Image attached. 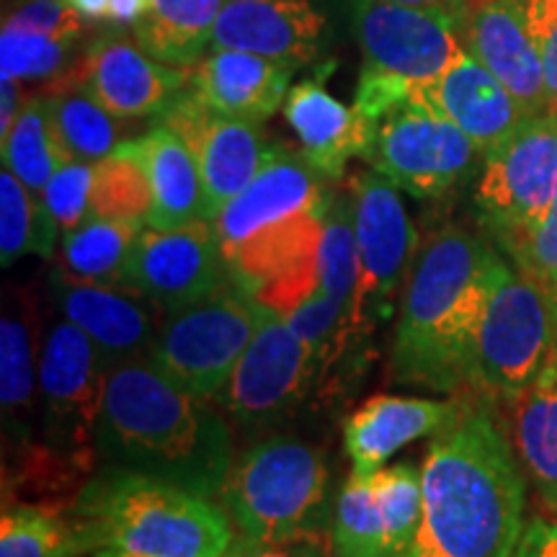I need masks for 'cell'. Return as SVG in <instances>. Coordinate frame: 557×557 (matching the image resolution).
<instances>
[{"mask_svg": "<svg viewBox=\"0 0 557 557\" xmlns=\"http://www.w3.org/2000/svg\"><path fill=\"white\" fill-rule=\"evenodd\" d=\"M487 400H462L455 421L434 434L421 470V524L406 557H511L517 549L524 475Z\"/></svg>", "mask_w": 557, "mask_h": 557, "instance_id": "cell-1", "label": "cell"}, {"mask_svg": "<svg viewBox=\"0 0 557 557\" xmlns=\"http://www.w3.org/2000/svg\"><path fill=\"white\" fill-rule=\"evenodd\" d=\"M111 468L214 498L233 468V434L209 398L178 387L145 357L111 367L96 429Z\"/></svg>", "mask_w": 557, "mask_h": 557, "instance_id": "cell-2", "label": "cell"}, {"mask_svg": "<svg viewBox=\"0 0 557 557\" xmlns=\"http://www.w3.org/2000/svg\"><path fill=\"white\" fill-rule=\"evenodd\" d=\"M498 261L485 238L451 225L418 246L393 338L395 380L442 393L470 385L472 346Z\"/></svg>", "mask_w": 557, "mask_h": 557, "instance_id": "cell-3", "label": "cell"}, {"mask_svg": "<svg viewBox=\"0 0 557 557\" xmlns=\"http://www.w3.org/2000/svg\"><path fill=\"white\" fill-rule=\"evenodd\" d=\"M73 517L88 529L96 549L143 557H225L235 545L233 521L212 498L111 465L83 487Z\"/></svg>", "mask_w": 557, "mask_h": 557, "instance_id": "cell-4", "label": "cell"}, {"mask_svg": "<svg viewBox=\"0 0 557 557\" xmlns=\"http://www.w3.org/2000/svg\"><path fill=\"white\" fill-rule=\"evenodd\" d=\"M220 506L240 537L259 542L331 537V472L325 455L299 438L276 436L233 459Z\"/></svg>", "mask_w": 557, "mask_h": 557, "instance_id": "cell-5", "label": "cell"}, {"mask_svg": "<svg viewBox=\"0 0 557 557\" xmlns=\"http://www.w3.org/2000/svg\"><path fill=\"white\" fill-rule=\"evenodd\" d=\"M555 361V292L508 267L500 256L472 346L470 385L483 398L508 400Z\"/></svg>", "mask_w": 557, "mask_h": 557, "instance_id": "cell-6", "label": "cell"}, {"mask_svg": "<svg viewBox=\"0 0 557 557\" xmlns=\"http://www.w3.org/2000/svg\"><path fill=\"white\" fill-rule=\"evenodd\" d=\"M269 312L230 278L212 295L169 312L145 359L199 398H220Z\"/></svg>", "mask_w": 557, "mask_h": 557, "instance_id": "cell-7", "label": "cell"}, {"mask_svg": "<svg viewBox=\"0 0 557 557\" xmlns=\"http://www.w3.org/2000/svg\"><path fill=\"white\" fill-rule=\"evenodd\" d=\"M359 248V289L354 329L361 338L393 315L395 299L413 269L418 233L398 197V186L377 171H357L348 178Z\"/></svg>", "mask_w": 557, "mask_h": 557, "instance_id": "cell-8", "label": "cell"}, {"mask_svg": "<svg viewBox=\"0 0 557 557\" xmlns=\"http://www.w3.org/2000/svg\"><path fill=\"white\" fill-rule=\"evenodd\" d=\"M557 201V109L527 116L485 152L475 205L493 238L537 225Z\"/></svg>", "mask_w": 557, "mask_h": 557, "instance_id": "cell-9", "label": "cell"}, {"mask_svg": "<svg viewBox=\"0 0 557 557\" xmlns=\"http://www.w3.org/2000/svg\"><path fill=\"white\" fill-rule=\"evenodd\" d=\"M111 364L70 320L50 325L41 341L39 400L47 444L65 451L96 449Z\"/></svg>", "mask_w": 557, "mask_h": 557, "instance_id": "cell-10", "label": "cell"}, {"mask_svg": "<svg viewBox=\"0 0 557 557\" xmlns=\"http://www.w3.org/2000/svg\"><path fill=\"white\" fill-rule=\"evenodd\" d=\"M318 380L320 369L308 341L287 318L269 312L218 400L238 426L263 431L295 413Z\"/></svg>", "mask_w": 557, "mask_h": 557, "instance_id": "cell-11", "label": "cell"}, {"mask_svg": "<svg viewBox=\"0 0 557 557\" xmlns=\"http://www.w3.org/2000/svg\"><path fill=\"white\" fill-rule=\"evenodd\" d=\"M478 152L462 129L408 101L377 124L367 160L410 197L436 199L465 178Z\"/></svg>", "mask_w": 557, "mask_h": 557, "instance_id": "cell-12", "label": "cell"}, {"mask_svg": "<svg viewBox=\"0 0 557 557\" xmlns=\"http://www.w3.org/2000/svg\"><path fill=\"white\" fill-rule=\"evenodd\" d=\"M421 524V472L413 465L346 480L333 504V557H406Z\"/></svg>", "mask_w": 557, "mask_h": 557, "instance_id": "cell-13", "label": "cell"}, {"mask_svg": "<svg viewBox=\"0 0 557 557\" xmlns=\"http://www.w3.org/2000/svg\"><path fill=\"white\" fill-rule=\"evenodd\" d=\"M197 158L205 186V220L212 222L230 199L238 197L276 150L256 122L220 114L186 86L160 114Z\"/></svg>", "mask_w": 557, "mask_h": 557, "instance_id": "cell-14", "label": "cell"}, {"mask_svg": "<svg viewBox=\"0 0 557 557\" xmlns=\"http://www.w3.org/2000/svg\"><path fill=\"white\" fill-rule=\"evenodd\" d=\"M354 34L367 67L387 70L418 86L438 78L465 54L459 18L434 9L354 0Z\"/></svg>", "mask_w": 557, "mask_h": 557, "instance_id": "cell-15", "label": "cell"}, {"mask_svg": "<svg viewBox=\"0 0 557 557\" xmlns=\"http://www.w3.org/2000/svg\"><path fill=\"white\" fill-rule=\"evenodd\" d=\"M329 201L267 227L225 256L235 282L276 315H289L320 287V243Z\"/></svg>", "mask_w": 557, "mask_h": 557, "instance_id": "cell-16", "label": "cell"}, {"mask_svg": "<svg viewBox=\"0 0 557 557\" xmlns=\"http://www.w3.org/2000/svg\"><path fill=\"white\" fill-rule=\"evenodd\" d=\"M230 278L233 274L212 222L194 220L181 227L143 230L132 248L124 284L173 312L225 287Z\"/></svg>", "mask_w": 557, "mask_h": 557, "instance_id": "cell-17", "label": "cell"}, {"mask_svg": "<svg viewBox=\"0 0 557 557\" xmlns=\"http://www.w3.org/2000/svg\"><path fill=\"white\" fill-rule=\"evenodd\" d=\"M191 70L152 60L137 41L111 34L88 47L75 65L52 86L75 83L120 120L160 116L165 107L189 86ZM47 86V88H52Z\"/></svg>", "mask_w": 557, "mask_h": 557, "instance_id": "cell-18", "label": "cell"}, {"mask_svg": "<svg viewBox=\"0 0 557 557\" xmlns=\"http://www.w3.org/2000/svg\"><path fill=\"white\" fill-rule=\"evenodd\" d=\"M459 41L465 52L496 75L524 116L557 109L549 99L537 41L529 32L527 0L472 3L459 21Z\"/></svg>", "mask_w": 557, "mask_h": 557, "instance_id": "cell-19", "label": "cell"}, {"mask_svg": "<svg viewBox=\"0 0 557 557\" xmlns=\"http://www.w3.org/2000/svg\"><path fill=\"white\" fill-rule=\"evenodd\" d=\"M52 299L62 318L75 323L99 346L111 367L135 357H148L165 312L156 299L129 284H86L52 274Z\"/></svg>", "mask_w": 557, "mask_h": 557, "instance_id": "cell-20", "label": "cell"}, {"mask_svg": "<svg viewBox=\"0 0 557 557\" xmlns=\"http://www.w3.org/2000/svg\"><path fill=\"white\" fill-rule=\"evenodd\" d=\"M323 178L305 156L276 148L246 189L230 199L212 220L222 253L227 256L267 227L323 207L331 199Z\"/></svg>", "mask_w": 557, "mask_h": 557, "instance_id": "cell-21", "label": "cell"}, {"mask_svg": "<svg viewBox=\"0 0 557 557\" xmlns=\"http://www.w3.org/2000/svg\"><path fill=\"white\" fill-rule=\"evenodd\" d=\"M325 16L310 0H225L212 32V50H238L292 70L323 50Z\"/></svg>", "mask_w": 557, "mask_h": 557, "instance_id": "cell-22", "label": "cell"}, {"mask_svg": "<svg viewBox=\"0 0 557 557\" xmlns=\"http://www.w3.org/2000/svg\"><path fill=\"white\" fill-rule=\"evenodd\" d=\"M410 101L421 103L462 129L483 156L498 148L527 120L496 75L468 52L438 78L413 86Z\"/></svg>", "mask_w": 557, "mask_h": 557, "instance_id": "cell-23", "label": "cell"}, {"mask_svg": "<svg viewBox=\"0 0 557 557\" xmlns=\"http://www.w3.org/2000/svg\"><path fill=\"white\" fill-rule=\"evenodd\" d=\"M462 400H421L372 395L344 423V447L357 475H374L395 451L416 438L438 434L459 413Z\"/></svg>", "mask_w": 557, "mask_h": 557, "instance_id": "cell-24", "label": "cell"}, {"mask_svg": "<svg viewBox=\"0 0 557 557\" xmlns=\"http://www.w3.org/2000/svg\"><path fill=\"white\" fill-rule=\"evenodd\" d=\"M39 312L29 289H13L3 299L0 318V403H3L5 447L34 438L39 400Z\"/></svg>", "mask_w": 557, "mask_h": 557, "instance_id": "cell-25", "label": "cell"}, {"mask_svg": "<svg viewBox=\"0 0 557 557\" xmlns=\"http://www.w3.org/2000/svg\"><path fill=\"white\" fill-rule=\"evenodd\" d=\"M284 116L295 129L308 163L325 178H341L351 158H367L374 143V127L357 109H348L315 81L289 90Z\"/></svg>", "mask_w": 557, "mask_h": 557, "instance_id": "cell-26", "label": "cell"}, {"mask_svg": "<svg viewBox=\"0 0 557 557\" xmlns=\"http://www.w3.org/2000/svg\"><path fill=\"white\" fill-rule=\"evenodd\" d=\"M292 67L238 50H212L191 67L189 86L207 107L246 122H267L282 107Z\"/></svg>", "mask_w": 557, "mask_h": 557, "instance_id": "cell-27", "label": "cell"}, {"mask_svg": "<svg viewBox=\"0 0 557 557\" xmlns=\"http://www.w3.org/2000/svg\"><path fill=\"white\" fill-rule=\"evenodd\" d=\"M127 143L143 160L150 178L152 212L148 227L169 230L205 220V186L189 145L165 124Z\"/></svg>", "mask_w": 557, "mask_h": 557, "instance_id": "cell-28", "label": "cell"}, {"mask_svg": "<svg viewBox=\"0 0 557 557\" xmlns=\"http://www.w3.org/2000/svg\"><path fill=\"white\" fill-rule=\"evenodd\" d=\"M506 403L511 447L542 500L557 511V361Z\"/></svg>", "mask_w": 557, "mask_h": 557, "instance_id": "cell-29", "label": "cell"}, {"mask_svg": "<svg viewBox=\"0 0 557 557\" xmlns=\"http://www.w3.org/2000/svg\"><path fill=\"white\" fill-rule=\"evenodd\" d=\"M225 0H150L132 37L152 60L191 70L212 45V32Z\"/></svg>", "mask_w": 557, "mask_h": 557, "instance_id": "cell-30", "label": "cell"}, {"mask_svg": "<svg viewBox=\"0 0 557 557\" xmlns=\"http://www.w3.org/2000/svg\"><path fill=\"white\" fill-rule=\"evenodd\" d=\"M143 233L139 222L88 214L62 238L58 271L73 282L124 284L132 248Z\"/></svg>", "mask_w": 557, "mask_h": 557, "instance_id": "cell-31", "label": "cell"}, {"mask_svg": "<svg viewBox=\"0 0 557 557\" xmlns=\"http://www.w3.org/2000/svg\"><path fill=\"white\" fill-rule=\"evenodd\" d=\"M45 99L67 163H99L122 145L124 120L75 83L47 88Z\"/></svg>", "mask_w": 557, "mask_h": 557, "instance_id": "cell-32", "label": "cell"}, {"mask_svg": "<svg viewBox=\"0 0 557 557\" xmlns=\"http://www.w3.org/2000/svg\"><path fill=\"white\" fill-rule=\"evenodd\" d=\"M94 549V537L73 511L3 504L0 557H81Z\"/></svg>", "mask_w": 557, "mask_h": 557, "instance_id": "cell-33", "label": "cell"}, {"mask_svg": "<svg viewBox=\"0 0 557 557\" xmlns=\"http://www.w3.org/2000/svg\"><path fill=\"white\" fill-rule=\"evenodd\" d=\"M0 143H3V165L34 194L45 191L47 181L67 163L45 94L29 96L24 101L18 120Z\"/></svg>", "mask_w": 557, "mask_h": 557, "instance_id": "cell-34", "label": "cell"}, {"mask_svg": "<svg viewBox=\"0 0 557 557\" xmlns=\"http://www.w3.org/2000/svg\"><path fill=\"white\" fill-rule=\"evenodd\" d=\"M60 225L41 194L26 189L13 173H0V261L9 269L24 256L52 259Z\"/></svg>", "mask_w": 557, "mask_h": 557, "instance_id": "cell-35", "label": "cell"}, {"mask_svg": "<svg viewBox=\"0 0 557 557\" xmlns=\"http://www.w3.org/2000/svg\"><path fill=\"white\" fill-rule=\"evenodd\" d=\"M320 289L336 297L351 312L359 289V248L357 225H354L351 189L331 194L323 220V243H320ZM357 331V329H354Z\"/></svg>", "mask_w": 557, "mask_h": 557, "instance_id": "cell-36", "label": "cell"}, {"mask_svg": "<svg viewBox=\"0 0 557 557\" xmlns=\"http://www.w3.org/2000/svg\"><path fill=\"white\" fill-rule=\"evenodd\" d=\"M152 212V189L143 160L122 143L111 156L96 163L90 214L109 220L148 222Z\"/></svg>", "mask_w": 557, "mask_h": 557, "instance_id": "cell-37", "label": "cell"}, {"mask_svg": "<svg viewBox=\"0 0 557 557\" xmlns=\"http://www.w3.org/2000/svg\"><path fill=\"white\" fill-rule=\"evenodd\" d=\"M73 41H58L45 34L18 29L3 24L0 37V78L3 81H29V83H58L75 60L70 62Z\"/></svg>", "mask_w": 557, "mask_h": 557, "instance_id": "cell-38", "label": "cell"}, {"mask_svg": "<svg viewBox=\"0 0 557 557\" xmlns=\"http://www.w3.org/2000/svg\"><path fill=\"white\" fill-rule=\"evenodd\" d=\"M496 243L521 274L532 276L542 287L557 289V201L537 225L498 235Z\"/></svg>", "mask_w": 557, "mask_h": 557, "instance_id": "cell-39", "label": "cell"}, {"mask_svg": "<svg viewBox=\"0 0 557 557\" xmlns=\"http://www.w3.org/2000/svg\"><path fill=\"white\" fill-rule=\"evenodd\" d=\"M96 163H65L47 181L41 199L52 212L62 233H70L90 214V197H94Z\"/></svg>", "mask_w": 557, "mask_h": 557, "instance_id": "cell-40", "label": "cell"}, {"mask_svg": "<svg viewBox=\"0 0 557 557\" xmlns=\"http://www.w3.org/2000/svg\"><path fill=\"white\" fill-rule=\"evenodd\" d=\"M410 90H413V83L400 78V75L387 73V70L364 67L359 78L354 109L377 127L387 114H393L395 109L410 101Z\"/></svg>", "mask_w": 557, "mask_h": 557, "instance_id": "cell-41", "label": "cell"}, {"mask_svg": "<svg viewBox=\"0 0 557 557\" xmlns=\"http://www.w3.org/2000/svg\"><path fill=\"white\" fill-rule=\"evenodd\" d=\"M5 24L29 29L58 41H75L83 32V16L65 0H26L5 18Z\"/></svg>", "mask_w": 557, "mask_h": 557, "instance_id": "cell-42", "label": "cell"}, {"mask_svg": "<svg viewBox=\"0 0 557 557\" xmlns=\"http://www.w3.org/2000/svg\"><path fill=\"white\" fill-rule=\"evenodd\" d=\"M527 21L545 67L553 107H557V0H527Z\"/></svg>", "mask_w": 557, "mask_h": 557, "instance_id": "cell-43", "label": "cell"}, {"mask_svg": "<svg viewBox=\"0 0 557 557\" xmlns=\"http://www.w3.org/2000/svg\"><path fill=\"white\" fill-rule=\"evenodd\" d=\"M225 557H333L325 545L308 540H289V542H259L238 537L230 547Z\"/></svg>", "mask_w": 557, "mask_h": 557, "instance_id": "cell-44", "label": "cell"}, {"mask_svg": "<svg viewBox=\"0 0 557 557\" xmlns=\"http://www.w3.org/2000/svg\"><path fill=\"white\" fill-rule=\"evenodd\" d=\"M511 557H557V524L542 519L529 521Z\"/></svg>", "mask_w": 557, "mask_h": 557, "instance_id": "cell-45", "label": "cell"}, {"mask_svg": "<svg viewBox=\"0 0 557 557\" xmlns=\"http://www.w3.org/2000/svg\"><path fill=\"white\" fill-rule=\"evenodd\" d=\"M24 101H21V83L3 81V96H0V139L9 135L13 122L18 120Z\"/></svg>", "mask_w": 557, "mask_h": 557, "instance_id": "cell-46", "label": "cell"}, {"mask_svg": "<svg viewBox=\"0 0 557 557\" xmlns=\"http://www.w3.org/2000/svg\"><path fill=\"white\" fill-rule=\"evenodd\" d=\"M148 9L150 0H111L109 21H114V24L120 26L137 24V21L148 13Z\"/></svg>", "mask_w": 557, "mask_h": 557, "instance_id": "cell-47", "label": "cell"}, {"mask_svg": "<svg viewBox=\"0 0 557 557\" xmlns=\"http://www.w3.org/2000/svg\"><path fill=\"white\" fill-rule=\"evenodd\" d=\"M387 3H398V5H413V9H434V11H444L451 13V16L462 21L465 13L472 5V0H387Z\"/></svg>", "mask_w": 557, "mask_h": 557, "instance_id": "cell-48", "label": "cell"}, {"mask_svg": "<svg viewBox=\"0 0 557 557\" xmlns=\"http://www.w3.org/2000/svg\"><path fill=\"white\" fill-rule=\"evenodd\" d=\"M70 9H75L83 18L88 21H103L109 18L111 0H65Z\"/></svg>", "mask_w": 557, "mask_h": 557, "instance_id": "cell-49", "label": "cell"}, {"mask_svg": "<svg viewBox=\"0 0 557 557\" xmlns=\"http://www.w3.org/2000/svg\"><path fill=\"white\" fill-rule=\"evenodd\" d=\"M96 557H143V555H132V553H122V549H101Z\"/></svg>", "mask_w": 557, "mask_h": 557, "instance_id": "cell-50", "label": "cell"}, {"mask_svg": "<svg viewBox=\"0 0 557 557\" xmlns=\"http://www.w3.org/2000/svg\"><path fill=\"white\" fill-rule=\"evenodd\" d=\"M555 318H557V289H555Z\"/></svg>", "mask_w": 557, "mask_h": 557, "instance_id": "cell-51", "label": "cell"}, {"mask_svg": "<svg viewBox=\"0 0 557 557\" xmlns=\"http://www.w3.org/2000/svg\"><path fill=\"white\" fill-rule=\"evenodd\" d=\"M472 3H485V0H472Z\"/></svg>", "mask_w": 557, "mask_h": 557, "instance_id": "cell-52", "label": "cell"}]
</instances>
